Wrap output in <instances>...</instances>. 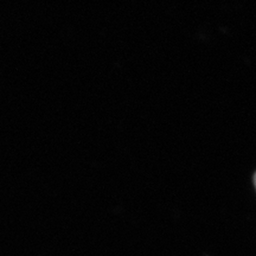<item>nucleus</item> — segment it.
<instances>
[{
  "label": "nucleus",
  "instance_id": "f257e3e1",
  "mask_svg": "<svg viewBox=\"0 0 256 256\" xmlns=\"http://www.w3.org/2000/svg\"><path fill=\"white\" fill-rule=\"evenodd\" d=\"M254 182H255V186H256V174H255V178H254Z\"/></svg>",
  "mask_w": 256,
  "mask_h": 256
}]
</instances>
